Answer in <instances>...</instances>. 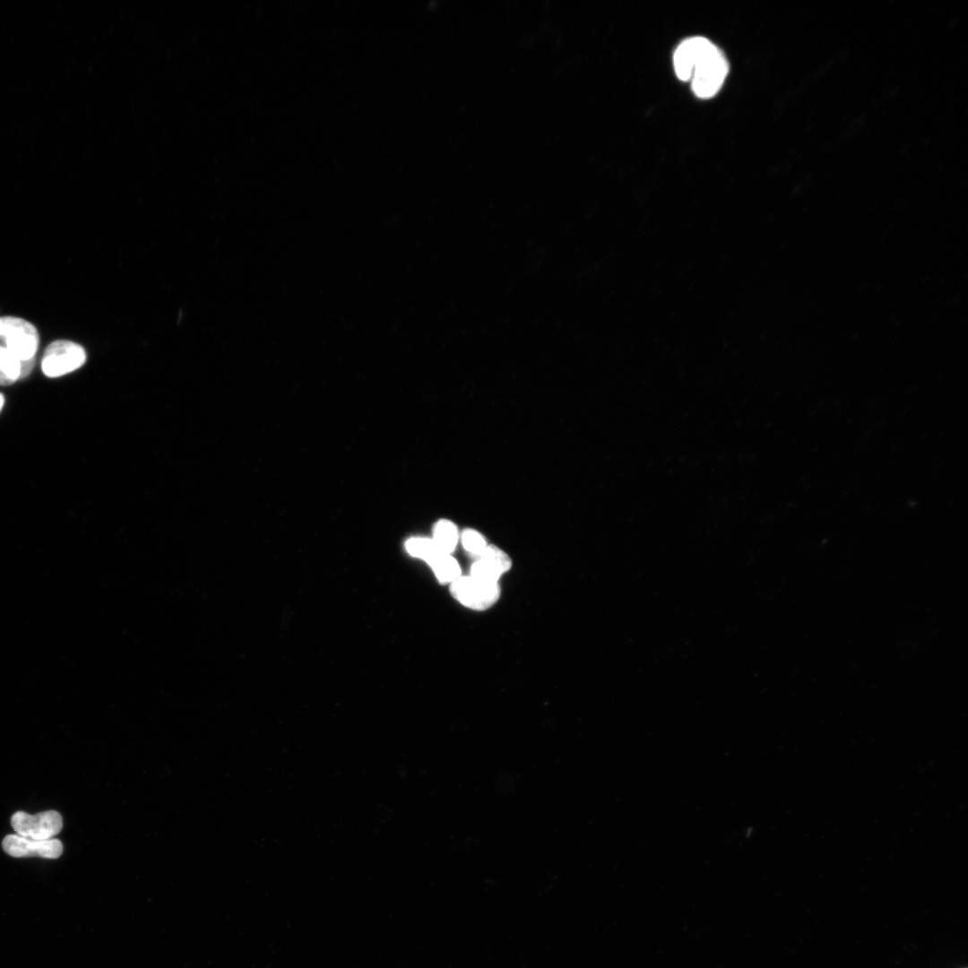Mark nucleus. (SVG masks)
<instances>
[{"label":"nucleus","mask_w":968,"mask_h":968,"mask_svg":"<svg viewBox=\"0 0 968 968\" xmlns=\"http://www.w3.org/2000/svg\"><path fill=\"white\" fill-rule=\"evenodd\" d=\"M728 71L729 65L723 53L710 43L692 68L689 81L694 93L701 99L712 98L722 86Z\"/></svg>","instance_id":"1"},{"label":"nucleus","mask_w":968,"mask_h":968,"mask_svg":"<svg viewBox=\"0 0 968 968\" xmlns=\"http://www.w3.org/2000/svg\"><path fill=\"white\" fill-rule=\"evenodd\" d=\"M0 339L21 361L34 359L39 341L36 327L16 316H0Z\"/></svg>","instance_id":"2"},{"label":"nucleus","mask_w":968,"mask_h":968,"mask_svg":"<svg viewBox=\"0 0 968 968\" xmlns=\"http://www.w3.org/2000/svg\"><path fill=\"white\" fill-rule=\"evenodd\" d=\"M85 361L86 352L80 344L67 340H56L46 348L41 369L45 376L55 378L80 368Z\"/></svg>","instance_id":"3"},{"label":"nucleus","mask_w":968,"mask_h":968,"mask_svg":"<svg viewBox=\"0 0 968 968\" xmlns=\"http://www.w3.org/2000/svg\"><path fill=\"white\" fill-rule=\"evenodd\" d=\"M450 591L456 601L474 610L491 608L500 596L498 583L484 582L471 575H461L451 583Z\"/></svg>","instance_id":"4"},{"label":"nucleus","mask_w":968,"mask_h":968,"mask_svg":"<svg viewBox=\"0 0 968 968\" xmlns=\"http://www.w3.org/2000/svg\"><path fill=\"white\" fill-rule=\"evenodd\" d=\"M11 825L21 836L34 840H48L62 830L63 819L56 810H47L36 815L17 811L11 818Z\"/></svg>","instance_id":"5"},{"label":"nucleus","mask_w":968,"mask_h":968,"mask_svg":"<svg viewBox=\"0 0 968 968\" xmlns=\"http://www.w3.org/2000/svg\"><path fill=\"white\" fill-rule=\"evenodd\" d=\"M2 846L7 854L15 858L38 856L56 859L63 852V843L58 839L34 840L17 834L6 835Z\"/></svg>","instance_id":"6"},{"label":"nucleus","mask_w":968,"mask_h":968,"mask_svg":"<svg viewBox=\"0 0 968 968\" xmlns=\"http://www.w3.org/2000/svg\"><path fill=\"white\" fill-rule=\"evenodd\" d=\"M711 41L704 37H692L682 41L673 56L674 69L681 81L690 80L693 65Z\"/></svg>","instance_id":"7"},{"label":"nucleus","mask_w":968,"mask_h":968,"mask_svg":"<svg viewBox=\"0 0 968 968\" xmlns=\"http://www.w3.org/2000/svg\"><path fill=\"white\" fill-rule=\"evenodd\" d=\"M436 578L443 583L450 584L461 576L459 563L451 554L439 552L428 563Z\"/></svg>","instance_id":"8"},{"label":"nucleus","mask_w":968,"mask_h":968,"mask_svg":"<svg viewBox=\"0 0 968 968\" xmlns=\"http://www.w3.org/2000/svg\"><path fill=\"white\" fill-rule=\"evenodd\" d=\"M432 540L441 551L451 554L458 543V529L451 521L440 520L434 527Z\"/></svg>","instance_id":"9"},{"label":"nucleus","mask_w":968,"mask_h":968,"mask_svg":"<svg viewBox=\"0 0 968 968\" xmlns=\"http://www.w3.org/2000/svg\"><path fill=\"white\" fill-rule=\"evenodd\" d=\"M22 361L0 345V385L8 386L21 379Z\"/></svg>","instance_id":"10"},{"label":"nucleus","mask_w":968,"mask_h":968,"mask_svg":"<svg viewBox=\"0 0 968 968\" xmlns=\"http://www.w3.org/2000/svg\"><path fill=\"white\" fill-rule=\"evenodd\" d=\"M478 559L489 565L501 575L512 567L510 557L501 549L495 545H487L478 556Z\"/></svg>","instance_id":"11"},{"label":"nucleus","mask_w":968,"mask_h":968,"mask_svg":"<svg viewBox=\"0 0 968 968\" xmlns=\"http://www.w3.org/2000/svg\"><path fill=\"white\" fill-rule=\"evenodd\" d=\"M405 547L409 554L424 559L427 563L436 554L443 552L436 547L432 539L428 538H411L407 540Z\"/></svg>","instance_id":"12"},{"label":"nucleus","mask_w":968,"mask_h":968,"mask_svg":"<svg viewBox=\"0 0 968 968\" xmlns=\"http://www.w3.org/2000/svg\"><path fill=\"white\" fill-rule=\"evenodd\" d=\"M463 548L470 553L478 557L488 545L484 537L472 529L465 530L462 534Z\"/></svg>","instance_id":"13"},{"label":"nucleus","mask_w":968,"mask_h":968,"mask_svg":"<svg viewBox=\"0 0 968 968\" xmlns=\"http://www.w3.org/2000/svg\"><path fill=\"white\" fill-rule=\"evenodd\" d=\"M471 576L492 583H498L501 575L487 563L480 559L476 560L471 567Z\"/></svg>","instance_id":"14"},{"label":"nucleus","mask_w":968,"mask_h":968,"mask_svg":"<svg viewBox=\"0 0 968 968\" xmlns=\"http://www.w3.org/2000/svg\"><path fill=\"white\" fill-rule=\"evenodd\" d=\"M34 364H35V359H34L22 361L21 378L26 377L31 372V370H32V368L34 367Z\"/></svg>","instance_id":"15"},{"label":"nucleus","mask_w":968,"mask_h":968,"mask_svg":"<svg viewBox=\"0 0 968 968\" xmlns=\"http://www.w3.org/2000/svg\"><path fill=\"white\" fill-rule=\"evenodd\" d=\"M4 398L3 394L0 393V411H1L2 408H3V406H4Z\"/></svg>","instance_id":"16"}]
</instances>
